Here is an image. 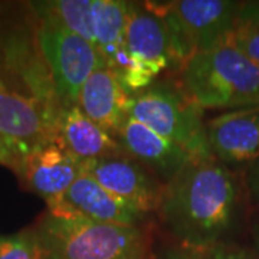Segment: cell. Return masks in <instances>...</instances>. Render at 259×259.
<instances>
[{
    "label": "cell",
    "instance_id": "obj_9",
    "mask_svg": "<svg viewBox=\"0 0 259 259\" xmlns=\"http://www.w3.org/2000/svg\"><path fill=\"white\" fill-rule=\"evenodd\" d=\"M125 47L130 62L146 71L154 81L163 71L175 66L166 25L153 3L131 5Z\"/></svg>",
    "mask_w": 259,
    "mask_h": 259
},
{
    "label": "cell",
    "instance_id": "obj_19",
    "mask_svg": "<svg viewBox=\"0 0 259 259\" xmlns=\"http://www.w3.org/2000/svg\"><path fill=\"white\" fill-rule=\"evenodd\" d=\"M0 259H45L35 229L30 226L16 233L0 235Z\"/></svg>",
    "mask_w": 259,
    "mask_h": 259
},
{
    "label": "cell",
    "instance_id": "obj_7",
    "mask_svg": "<svg viewBox=\"0 0 259 259\" xmlns=\"http://www.w3.org/2000/svg\"><path fill=\"white\" fill-rule=\"evenodd\" d=\"M82 173L144 214L157 210L164 190L157 177L127 154L83 161Z\"/></svg>",
    "mask_w": 259,
    "mask_h": 259
},
{
    "label": "cell",
    "instance_id": "obj_23",
    "mask_svg": "<svg viewBox=\"0 0 259 259\" xmlns=\"http://www.w3.org/2000/svg\"><path fill=\"white\" fill-rule=\"evenodd\" d=\"M0 164L9 167L13 171L16 170V160H15L10 148L8 147L6 141L3 140L2 136H0Z\"/></svg>",
    "mask_w": 259,
    "mask_h": 259
},
{
    "label": "cell",
    "instance_id": "obj_13",
    "mask_svg": "<svg viewBox=\"0 0 259 259\" xmlns=\"http://www.w3.org/2000/svg\"><path fill=\"white\" fill-rule=\"evenodd\" d=\"M171 6L183 20L199 54L229 45L242 2L179 0L171 2Z\"/></svg>",
    "mask_w": 259,
    "mask_h": 259
},
{
    "label": "cell",
    "instance_id": "obj_11",
    "mask_svg": "<svg viewBox=\"0 0 259 259\" xmlns=\"http://www.w3.org/2000/svg\"><path fill=\"white\" fill-rule=\"evenodd\" d=\"M213 157L222 164H246L259 160V107L225 111L207 122Z\"/></svg>",
    "mask_w": 259,
    "mask_h": 259
},
{
    "label": "cell",
    "instance_id": "obj_1",
    "mask_svg": "<svg viewBox=\"0 0 259 259\" xmlns=\"http://www.w3.org/2000/svg\"><path fill=\"white\" fill-rule=\"evenodd\" d=\"M62 112L29 3L0 6V136L16 170L30 154L56 141Z\"/></svg>",
    "mask_w": 259,
    "mask_h": 259
},
{
    "label": "cell",
    "instance_id": "obj_21",
    "mask_svg": "<svg viewBox=\"0 0 259 259\" xmlns=\"http://www.w3.org/2000/svg\"><path fill=\"white\" fill-rule=\"evenodd\" d=\"M156 259H207L206 253L196 252L192 249H186L179 245H168L160 250Z\"/></svg>",
    "mask_w": 259,
    "mask_h": 259
},
{
    "label": "cell",
    "instance_id": "obj_5",
    "mask_svg": "<svg viewBox=\"0 0 259 259\" xmlns=\"http://www.w3.org/2000/svg\"><path fill=\"white\" fill-rule=\"evenodd\" d=\"M130 117L170 140L194 160H212L203 110L185 93L180 83L156 81L131 97Z\"/></svg>",
    "mask_w": 259,
    "mask_h": 259
},
{
    "label": "cell",
    "instance_id": "obj_15",
    "mask_svg": "<svg viewBox=\"0 0 259 259\" xmlns=\"http://www.w3.org/2000/svg\"><path fill=\"white\" fill-rule=\"evenodd\" d=\"M56 140L81 163L125 154L117 137L88 118L76 104L64 108Z\"/></svg>",
    "mask_w": 259,
    "mask_h": 259
},
{
    "label": "cell",
    "instance_id": "obj_3",
    "mask_svg": "<svg viewBox=\"0 0 259 259\" xmlns=\"http://www.w3.org/2000/svg\"><path fill=\"white\" fill-rule=\"evenodd\" d=\"M45 259H151L141 226L91 222L44 213L32 226Z\"/></svg>",
    "mask_w": 259,
    "mask_h": 259
},
{
    "label": "cell",
    "instance_id": "obj_12",
    "mask_svg": "<svg viewBox=\"0 0 259 259\" xmlns=\"http://www.w3.org/2000/svg\"><path fill=\"white\" fill-rule=\"evenodd\" d=\"M82 175V163L72 157L56 140L30 154L16 176L32 193L45 199L48 204L56 200Z\"/></svg>",
    "mask_w": 259,
    "mask_h": 259
},
{
    "label": "cell",
    "instance_id": "obj_4",
    "mask_svg": "<svg viewBox=\"0 0 259 259\" xmlns=\"http://www.w3.org/2000/svg\"><path fill=\"white\" fill-rule=\"evenodd\" d=\"M179 83L203 111L259 107V65L232 45L196 54Z\"/></svg>",
    "mask_w": 259,
    "mask_h": 259
},
{
    "label": "cell",
    "instance_id": "obj_16",
    "mask_svg": "<svg viewBox=\"0 0 259 259\" xmlns=\"http://www.w3.org/2000/svg\"><path fill=\"white\" fill-rule=\"evenodd\" d=\"M131 2L98 0L94 28V47L107 69L120 75L130 65L125 47V30L128 25Z\"/></svg>",
    "mask_w": 259,
    "mask_h": 259
},
{
    "label": "cell",
    "instance_id": "obj_24",
    "mask_svg": "<svg viewBox=\"0 0 259 259\" xmlns=\"http://www.w3.org/2000/svg\"><path fill=\"white\" fill-rule=\"evenodd\" d=\"M250 238H252V246H253V255L259 259V213L252 222L250 228Z\"/></svg>",
    "mask_w": 259,
    "mask_h": 259
},
{
    "label": "cell",
    "instance_id": "obj_6",
    "mask_svg": "<svg viewBox=\"0 0 259 259\" xmlns=\"http://www.w3.org/2000/svg\"><path fill=\"white\" fill-rule=\"evenodd\" d=\"M37 39L64 108L75 105L85 81L97 69L105 68L97 49L66 29L39 22Z\"/></svg>",
    "mask_w": 259,
    "mask_h": 259
},
{
    "label": "cell",
    "instance_id": "obj_14",
    "mask_svg": "<svg viewBox=\"0 0 259 259\" xmlns=\"http://www.w3.org/2000/svg\"><path fill=\"white\" fill-rule=\"evenodd\" d=\"M130 95L118 78L107 68H100L85 81L76 105L91 120L117 137L130 117Z\"/></svg>",
    "mask_w": 259,
    "mask_h": 259
},
{
    "label": "cell",
    "instance_id": "obj_20",
    "mask_svg": "<svg viewBox=\"0 0 259 259\" xmlns=\"http://www.w3.org/2000/svg\"><path fill=\"white\" fill-rule=\"evenodd\" d=\"M207 259H256L253 252L235 243H222L206 253Z\"/></svg>",
    "mask_w": 259,
    "mask_h": 259
},
{
    "label": "cell",
    "instance_id": "obj_22",
    "mask_svg": "<svg viewBox=\"0 0 259 259\" xmlns=\"http://www.w3.org/2000/svg\"><path fill=\"white\" fill-rule=\"evenodd\" d=\"M245 187H246L248 193L259 203V160L249 164L246 168Z\"/></svg>",
    "mask_w": 259,
    "mask_h": 259
},
{
    "label": "cell",
    "instance_id": "obj_18",
    "mask_svg": "<svg viewBox=\"0 0 259 259\" xmlns=\"http://www.w3.org/2000/svg\"><path fill=\"white\" fill-rule=\"evenodd\" d=\"M229 45L259 65V2H242Z\"/></svg>",
    "mask_w": 259,
    "mask_h": 259
},
{
    "label": "cell",
    "instance_id": "obj_2",
    "mask_svg": "<svg viewBox=\"0 0 259 259\" xmlns=\"http://www.w3.org/2000/svg\"><path fill=\"white\" fill-rule=\"evenodd\" d=\"M245 189L216 158L193 160L164 185L156 213L176 245L207 253L239 226Z\"/></svg>",
    "mask_w": 259,
    "mask_h": 259
},
{
    "label": "cell",
    "instance_id": "obj_8",
    "mask_svg": "<svg viewBox=\"0 0 259 259\" xmlns=\"http://www.w3.org/2000/svg\"><path fill=\"white\" fill-rule=\"evenodd\" d=\"M48 212L91 222L128 226H141L148 216L115 197L95 179L83 173L61 197L48 204Z\"/></svg>",
    "mask_w": 259,
    "mask_h": 259
},
{
    "label": "cell",
    "instance_id": "obj_10",
    "mask_svg": "<svg viewBox=\"0 0 259 259\" xmlns=\"http://www.w3.org/2000/svg\"><path fill=\"white\" fill-rule=\"evenodd\" d=\"M124 153L167 185L194 158L177 144L128 117L117 134Z\"/></svg>",
    "mask_w": 259,
    "mask_h": 259
},
{
    "label": "cell",
    "instance_id": "obj_17",
    "mask_svg": "<svg viewBox=\"0 0 259 259\" xmlns=\"http://www.w3.org/2000/svg\"><path fill=\"white\" fill-rule=\"evenodd\" d=\"M29 6L39 23L64 28L94 45L98 0H47L30 2Z\"/></svg>",
    "mask_w": 259,
    "mask_h": 259
}]
</instances>
